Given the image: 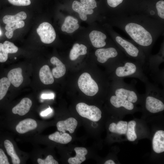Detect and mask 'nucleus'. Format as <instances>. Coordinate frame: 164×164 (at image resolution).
I'll return each instance as SVG.
<instances>
[{"label":"nucleus","mask_w":164,"mask_h":164,"mask_svg":"<svg viewBox=\"0 0 164 164\" xmlns=\"http://www.w3.org/2000/svg\"><path fill=\"white\" fill-rule=\"evenodd\" d=\"M114 19L115 26L127 33L145 55L163 30V22L143 14Z\"/></svg>","instance_id":"1"},{"label":"nucleus","mask_w":164,"mask_h":164,"mask_svg":"<svg viewBox=\"0 0 164 164\" xmlns=\"http://www.w3.org/2000/svg\"><path fill=\"white\" fill-rule=\"evenodd\" d=\"M116 46L129 57L141 64L144 61L146 55L142 50L131 42L123 38L116 32L113 34Z\"/></svg>","instance_id":"2"},{"label":"nucleus","mask_w":164,"mask_h":164,"mask_svg":"<svg viewBox=\"0 0 164 164\" xmlns=\"http://www.w3.org/2000/svg\"><path fill=\"white\" fill-rule=\"evenodd\" d=\"M140 64L136 61L132 62L125 60L115 67V73L116 78L136 77L142 79Z\"/></svg>","instance_id":"3"},{"label":"nucleus","mask_w":164,"mask_h":164,"mask_svg":"<svg viewBox=\"0 0 164 164\" xmlns=\"http://www.w3.org/2000/svg\"><path fill=\"white\" fill-rule=\"evenodd\" d=\"M95 54L98 61L102 63L106 62L110 59L120 62L125 59L121 51L117 46L99 48L96 50Z\"/></svg>","instance_id":"4"},{"label":"nucleus","mask_w":164,"mask_h":164,"mask_svg":"<svg viewBox=\"0 0 164 164\" xmlns=\"http://www.w3.org/2000/svg\"><path fill=\"white\" fill-rule=\"evenodd\" d=\"M78 86L81 91L87 96H93L98 92L99 88L96 82L87 73H83L79 77Z\"/></svg>","instance_id":"5"},{"label":"nucleus","mask_w":164,"mask_h":164,"mask_svg":"<svg viewBox=\"0 0 164 164\" xmlns=\"http://www.w3.org/2000/svg\"><path fill=\"white\" fill-rule=\"evenodd\" d=\"M76 110L80 116L93 121H97L101 117V110L95 106L88 105L84 103L80 102L77 104Z\"/></svg>","instance_id":"6"},{"label":"nucleus","mask_w":164,"mask_h":164,"mask_svg":"<svg viewBox=\"0 0 164 164\" xmlns=\"http://www.w3.org/2000/svg\"><path fill=\"white\" fill-rule=\"evenodd\" d=\"M114 94L117 97L128 101L132 103L136 102L138 97L135 89L132 87L126 85L116 80Z\"/></svg>","instance_id":"7"},{"label":"nucleus","mask_w":164,"mask_h":164,"mask_svg":"<svg viewBox=\"0 0 164 164\" xmlns=\"http://www.w3.org/2000/svg\"><path fill=\"white\" fill-rule=\"evenodd\" d=\"M38 34L42 42L46 44H50L55 40L56 33L53 26L49 23L43 22L36 29Z\"/></svg>","instance_id":"8"},{"label":"nucleus","mask_w":164,"mask_h":164,"mask_svg":"<svg viewBox=\"0 0 164 164\" xmlns=\"http://www.w3.org/2000/svg\"><path fill=\"white\" fill-rule=\"evenodd\" d=\"M146 109L151 113H155L164 110V104L160 99L152 96H148L145 100Z\"/></svg>","instance_id":"9"},{"label":"nucleus","mask_w":164,"mask_h":164,"mask_svg":"<svg viewBox=\"0 0 164 164\" xmlns=\"http://www.w3.org/2000/svg\"><path fill=\"white\" fill-rule=\"evenodd\" d=\"M89 36L92 45L95 47L101 48L106 44L107 36L100 31L93 30L90 33Z\"/></svg>","instance_id":"10"},{"label":"nucleus","mask_w":164,"mask_h":164,"mask_svg":"<svg viewBox=\"0 0 164 164\" xmlns=\"http://www.w3.org/2000/svg\"><path fill=\"white\" fill-rule=\"evenodd\" d=\"M77 125V121L74 118L70 117L64 121H58L56 124L58 130L63 133L68 131L70 133L74 132Z\"/></svg>","instance_id":"11"},{"label":"nucleus","mask_w":164,"mask_h":164,"mask_svg":"<svg viewBox=\"0 0 164 164\" xmlns=\"http://www.w3.org/2000/svg\"><path fill=\"white\" fill-rule=\"evenodd\" d=\"M32 104V101L29 98H24L12 108V111L14 114H17L20 116L24 115L29 111Z\"/></svg>","instance_id":"12"},{"label":"nucleus","mask_w":164,"mask_h":164,"mask_svg":"<svg viewBox=\"0 0 164 164\" xmlns=\"http://www.w3.org/2000/svg\"><path fill=\"white\" fill-rule=\"evenodd\" d=\"M152 148L156 153L164 152V131H157L155 134L152 141Z\"/></svg>","instance_id":"13"},{"label":"nucleus","mask_w":164,"mask_h":164,"mask_svg":"<svg viewBox=\"0 0 164 164\" xmlns=\"http://www.w3.org/2000/svg\"><path fill=\"white\" fill-rule=\"evenodd\" d=\"M72 8L74 11L79 14L80 18L84 21L87 19V15L91 14L94 12L93 9L77 1L73 2Z\"/></svg>","instance_id":"14"},{"label":"nucleus","mask_w":164,"mask_h":164,"mask_svg":"<svg viewBox=\"0 0 164 164\" xmlns=\"http://www.w3.org/2000/svg\"><path fill=\"white\" fill-rule=\"evenodd\" d=\"M37 124L35 120L31 118L25 119L19 122L16 127V130L20 134H24L36 129Z\"/></svg>","instance_id":"15"},{"label":"nucleus","mask_w":164,"mask_h":164,"mask_svg":"<svg viewBox=\"0 0 164 164\" xmlns=\"http://www.w3.org/2000/svg\"><path fill=\"white\" fill-rule=\"evenodd\" d=\"M22 72V69L19 67L11 70L8 73V78L10 83L15 87L19 86L23 82Z\"/></svg>","instance_id":"16"},{"label":"nucleus","mask_w":164,"mask_h":164,"mask_svg":"<svg viewBox=\"0 0 164 164\" xmlns=\"http://www.w3.org/2000/svg\"><path fill=\"white\" fill-rule=\"evenodd\" d=\"M78 21L73 17L68 16L65 19L61 26V30L68 33H71L77 29L79 27Z\"/></svg>","instance_id":"17"},{"label":"nucleus","mask_w":164,"mask_h":164,"mask_svg":"<svg viewBox=\"0 0 164 164\" xmlns=\"http://www.w3.org/2000/svg\"><path fill=\"white\" fill-rule=\"evenodd\" d=\"M51 63L56 66L53 69L52 73L53 76L56 78L63 77L65 74L66 69L65 65L56 57L53 56L50 59Z\"/></svg>","instance_id":"18"},{"label":"nucleus","mask_w":164,"mask_h":164,"mask_svg":"<svg viewBox=\"0 0 164 164\" xmlns=\"http://www.w3.org/2000/svg\"><path fill=\"white\" fill-rule=\"evenodd\" d=\"M110 102L114 107L117 108L123 107L130 111L133 110L134 108L133 103L128 101L120 98L115 95L111 97Z\"/></svg>","instance_id":"19"},{"label":"nucleus","mask_w":164,"mask_h":164,"mask_svg":"<svg viewBox=\"0 0 164 164\" xmlns=\"http://www.w3.org/2000/svg\"><path fill=\"white\" fill-rule=\"evenodd\" d=\"M39 75L40 80L44 84H51L54 81L52 73L47 65H44L41 68Z\"/></svg>","instance_id":"20"},{"label":"nucleus","mask_w":164,"mask_h":164,"mask_svg":"<svg viewBox=\"0 0 164 164\" xmlns=\"http://www.w3.org/2000/svg\"><path fill=\"white\" fill-rule=\"evenodd\" d=\"M74 150L76 154V156L69 158L68 162L70 164H80L86 160L85 155L87 153V151L84 147H75Z\"/></svg>","instance_id":"21"},{"label":"nucleus","mask_w":164,"mask_h":164,"mask_svg":"<svg viewBox=\"0 0 164 164\" xmlns=\"http://www.w3.org/2000/svg\"><path fill=\"white\" fill-rule=\"evenodd\" d=\"M49 138L53 141L62 144H66L72 140L71 136L68 133L56 132L50 135Z\"/></svg>","instance_id":"22"},{"label":"nucleus","mask_w":164,"mask_h":164,"mask_svg":"<svg viewBox=\"0 0 164 164\" xmlns=\"http://www.w3.org/2000/svg\"><path fill=\"white\" fill-rule=\"evenodd\" d=\"M87 53V48L84 45L75 44L70 51L69 57L71 60H74L80 55H85Z\"/></svg>","instance_id":"23"},{"label":"nucleus","mask_w":164,"mask_h":164,"mask_svg":"<svg viewBox=\"0 0 164 164\" xmlns=\"http://www.w3.org/2000/svg\"><path fill=\"white\" fill-rule=\"evenodd\" d=\"M4 145L8 154L11 158L12 163L13 164H20V159L16 154L13 145L11 142L6 139L4 142Z\"/></svg>","instance_id":"24"},{"label":"nucleus","mask_w":164,"mask_h":164,"mask_svg":"<svg viewBox=\"0 0 164 164\" xmlns=\"http://www.w3.org/2000/svg\"><path fill=\"white\" fill-rule=\"evenodd\" d=\"M127 122L121 121L117 124L113 122L109 126V130L110 132L120 135L125 134L126 133Z\"/></svg>","instance_id":"25"},{"label":"nucleus","mask_w":164,"mask_h":164,"mask_svg":"<svg viewBox=\"0 0 164 164\" xmlns=\"http://www.w3.org/2000/svg\"><path fill=\"white\" fill-rule=\"evenodd\" d=\"M25 26V22L22 20L12 22L6 24L5 28L6 31L5 33L6 37L10 39L13 36L14 31L16 29L21 28Z\"/></svg>","instance_id":"26"},{"label":"nucleus","mask_w":164,"mask_h":164,"mask_svg":"<svg viewBox=\"0 0 164 164\" xmlns=\"http://www.w3.org/2000/svg\"><path fill=\"white\" fill-rule=\"evenodd\" d=\"M26 17V12L22 11L14 15H7L5 16L3 18V21L4 23L6 24L10 22L25 19Z\"/></svg>","instance_id":"27"},{"label":"nucleus","mask_w":164,"mask_h":164,"mask_svg":"<svg viewBox=\"0 0 164 164\" xmlns=\"http://www.w3.org/2000/svg\"><path fill=\"white\" fill-rule=\"evenodd\" d=\"M136 125V122L134 121H131L128 124L126 133L127 138L130 141H134L137 138L135 131Z\"/></svg>","instance_id":"28"},{"label":"nucleus","mask_w":164,"mask_h":164,"mask_svg":"<svg viewBox=\"0 0 164 164\" xmlns=\"http://www.w3.org/2000/svg\"><path fill=\"white\" fill-rule=\"evenodd\" d=\"M10 84L8 78L4 77L0 79V100L5 95Z\"/></svg>","instance_id":"29"},{"label":"nucleus","mask_w":164,"mask_h":164,"mask_svg":"<svg viewBox=\"0 0 164 164\" xmlns=\"http://www.w3.org/2000/svg\"><path fill=\"white\" fill-rule=\"evenodd\" d=\"M155 8L158 19L164 22V1L161 0L158 1L156 3Z\"/></svg>","instance_id":"30"},{"label":"nucleus","mask_w":164,"mask_h":164,"mask_svg":"<svg viewBox=\"0 0 164 164\" xmlns=\"http://www.w3.org/2000/svg\"><path fill=\"white\" fill-rule=\"evenodd\" d=\"M4 50L8 53H16L18 48L13 43L6 41L3 44Z\"/></svg>","instance_id":"31"},{"label":"nucleus","mask_w":164,"mask_h":164,"mask_svg":"<svg viewBox=\"0 0 164 164\" xmlns=\"http://www.w3.org/2000/svg\"><path fill=\"white\" fill-rule=\"evenodd\" d=\"M37 162L39 164H58L57 161L54 159L51 155H48L44 159L40 158L37 159Z\"/></svg>","instance_id":"32"},{"label":"nucleus","mask_w":164,"mask_h":164,"mask_svg":"<svg viewBox=\"0 0 164 164\" xmlns=\"http://www.w3.org/2000/svg\"><path fill=\"white\" fill-rule=\"evenodd\" d=\"M11 4L16 6H25L31 4L30 0H8Z\"/></svg>","instance_id":"33"},{"label":"nucleus","mask_w":164,"mask_h":164,"mask_svg":"<svg viewBox=\"0 0 164 164\" xmlns=\"http://www.w3.org/2000/svg\"><path fill=\"white\" fill-rule=\"evenodd\" d=\"M124 0H107L108 5L111 8L116 9L114 18L116 16L117 8L122 3Z\"/></svg>","instance_id":"34"},{"label":"nucleus","mask_w":164,"mask_h":164,"mask_svg":"<svg viewBox=\"0 0 164 164\" xmlns=\"http://www.w3.org/2000/svg\"><path fill=\"white\" fill-rule=\"evenodd\" d=\"M8 53L3 49V44L0 43V62H5L8 58Z\"/></svg>","instance_id":"35"},{"label":"nucleus","mask_w":164,"mask_h":164,"mask_svg":"<svg viewBox=\"0 0 164 164\" xmlns=\"http://www.w3.org/2000/svg\"><path fill=\"white\" fill-rule=\"evenodd\" d=\"M80 2L92 9L97 7V3L95 0H80Z\"/></svg>","instance_id":"36"},{"label":"nucleus","mask_w":164,"mask_h":164,"mask_svg":"<svg viewBox=\"0 0 164 164\" xmlns=\"http://www.w3.org/2000/svg\"><path fill=\"white\" fill-rule=\"evenodd\" d=\"M8 159L4 151L0 148V164H9Z\"/></svg>","instance_id":"37"},{"label":"nucleus","mask_w":164,"mask_h":164,"mask_svg":"<svg viewBox=\"0 0 164 164\" xmlns=\"http://www.w3.org/2000/svg\"><path fill=\"white\" fill-rule=\"evenodd\" d=\"M41 97L43 99H52L54 97V94L52 93L43 94L41 96Z\"/></svg>","instance_id":"38"},{"label":"nucleus","mask_w":164,"mask_h":164,"mask_svg":"<svg viewBox=\"0 0 164 164\" xmlns=\"http://www.w3.org/2000/svg\"><path fill=\"white\" fill-rule=\"evenodd\" d=\"M52 111V109L49 107L48 108L41 112L40 114L42 116H46L50 114Z\"/></svg>","instance_id":"39"},{"label":"nucleus","mask_w":164,"mask_h":164,"mask_svg":"<svg viewBox=\"0 0 164 164\" xmlns=\"http://www.w3.org/2000/svg\"><path fill=\"white\" fill-rule=\"evenodd\" d=\"M104 164H115V162L112 160H109L106 161L104 163Z\"/></svg>","instance_id":"40"},{"label":"nucleus","mask_w":164,"mask_h":164,"mask_svg":"<svg viewBox=\"0 0 164 164\" xmlns=\"http://www.w3.org/2000/svg\"><path fill=\"white\" fill-rule=\"evenodd\" d=\"M1 34H2V32L0 29V36H1Z\"/></svg>","instance_id":"41"}]
</instances>
